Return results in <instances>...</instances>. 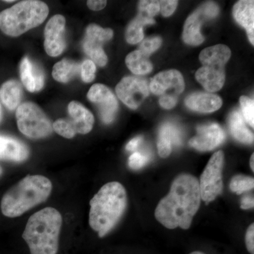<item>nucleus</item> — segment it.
<instances>
[{
  "label": "nucleus",
  "mask_w": 254,
  "mask_h": 254,
  "mask_svg": "<svg viewBox=\"0 0 254 254\" xmlns=\"http://www.w3.org/2000/svg\"><path fill=\"white\" fill-rule=\"evenodd\" d=\"M198 180L188 174L175 178L170 192L155 209L156 220L168 229L190 228L200 203Z\"/></svg>",
  "instance_id": "f257e3e1"
},
{
  "label": "nucleus",
  "mask_w": 254,
  "mask_h": 254,
  "mask_svg": "<svg viewBox=\"0 0 254 254\" xmlns=\"http://www.w3.org/2000/svg\"><path fill=\"white\" fill-rule=\"evenodd\" d=\"M126 190L122 184L109 182L90 201L89 225L100 237L116 226L127 208Z\"/></svg>",
  "instance_id": "f03ea898"
},
{
  "label": "nucleus",
  "mask_w": 254,
  "mask_h": 254,
  "mask_svg": "<svg viewBox=\"0 0 254 254\" xmlns=\"http://www.w3.org/2000/svg\"><path fill=\"white\" fill-rule=\"evenodd\" d=\"M53 185L42 175H28L5 193L1 200V213L8 218L21 216L48 199Z\"/></svg>",
  "instance_id": "7ed1b4c3"
},
{
  "label": "nucleus",
  "mask_w": 254,
  "mask_h": 254,
  "mask_svg": "<svg viewBox=\"0 0 254 254\" xmlns=\"http://www.w3.org/2000/svg\"><path fill=\"white\" fill-rule=\"evenodd\" d=\"M62 225L61 214L51 207L32 215L22 235L31 254H57Z\"/></svg>",
  "instance_id": "20e7f679"
},
{
  "label": "nucleus",
  "mask_w": 254,
  "mask_h": 254,
  "mask_svg": "<svg viewBox=\"0 0 254 254\" xmlns=\"http://www.w3.org/2000/svg\"><path fill=\"white\" fill-rule=\"evenodd\" d=\"M49 14L43 1H20L0 12V30L11 37H18L44 22Z\"/></svg>",
  "instance_id": "39448f33"
},
{
  "label": "nucleus",
  "mask_w": 254,
  "mask_h": 254,
  "mask_svg": "<svg viewBox=\"0 0 254 254\" xmlns=\"http://www.w3.org/2000/svg\"><path fill=\"white\" fill-rule=\"evenodd\" d=\"M16 118L19 131L29 138H45L53 132L49 118L35 103L28 102L20 105L16 110Z\"/></svg>",
  "instance_id": "423d86ee"
},
{
  "label": "nucleus",
  "mask_w": 254,
  "mask_h": 254,
  "mask_svg": "<svg viewBox=\"0 0 254 254\" xmlns=\"http://www.w3.org/2000/svg\"><path fill=\"white\" fill-rule=\"evenodd\" d=\"M224 165L223 152H215L210 158L204 171L200 176L199 190L200 198L208 203L221 194L223 189L222 169Z\"/></svg>",
  "instance_id": "0eeeda50"
},
{
  "label": "nucleus",
  "mask_w": 254,
  "mask_h": 254,
  "mask_svg": "<svg viewBox=\"0 0 254 254\" xmlns=\"http://www.w3.org/2000/svg\"><path fill=\"white\" fill-rule=\"evenodd\" d=\"M113 37V31L110 28H103L96 24H91L87 27L83 43V50L95 64L105 66L108 63V57L103 46Z\"/></svg>",
  "instance_id": "6e6552de"
},
{
  "label": "nucleus",
  "mask_w": 254,
  "mask_h": 254,
  "mask_svg": "<svg viewBox=\"0 0 254 254\" xmlns=\"http://www.w3.org/2000/svg\"><path fill=\"white\" fill-rule=\"evenodd\" d=\"M116 93L127 106L136 110L149 95V88L145 80L127 76L116 86Z\"/></svg>",
  "instance_id": "1a4fd4ad"
},
{
  "label": "nucleus",
  "mask_w": 254,
  "mask_h": 254,
  "mask_svg": "<svg viewBox=\"0 0 254 254\" xmlns=\"http://www.w3.org/2000/svg\"><path fill=\"white\" fill-rule=\"evenodd\" d=\"M87 98L98 107L100 118L103 123L107 125L113 123L118 113V102L108 87L100 83L93 85Z\"/></svg>",
  "instance_id": "9d476101"
},
{
  "label": "nucleus",
  "mask_w": 254,
  "mask_h": 254,
  "mask_svg": "<svg viewBox=\"0 0 254 254\" xmlns=\"http://www.w3.org/2000/svg\"><path fill=\"white\" fill-rule=\"evenodd\" d=\"M66 20L63 15L53 16L45 28L44 48L50 57H58L66 48L64 31Z\"/></svg>",
  "instance_id": "9b49d317"
},
{
  "label": "nucleus",
  "mask_w": 254,
  "mask_h": 254,
  "mask_svg": "<svg viewBox=\"0 0 254 254\" xmlns=\"http://www.w3.org/2000/svg\"><path fill=\"white\" fill-rule=\"evenodd\" d=\"M185 88V80L177 70L164 71L155 75L150 83V90L156 95H170L178 96Z\"/></svg>",
  "instance_id": "f8f14e48"
},
{
  "label": "nucleus",
  "mask_w": 254,
  "mask_h": 254,
  "mask_svg": "<svg viewBox=\"0 0 254 254\" xmlns=\"http://www.w3.org/2000/svg\"><path fill=\"white\" fill-rule=\"evenodd\" d=\"M225 133L218 124L203 125L197 128V134L190 140V146L200 151H210L223 143Z\"/></svg>",
  "instance_id": "ddd939ff"
},
{
  "label": "nucleus",
  "mask_w": 254,
  "mask_h": 254,
  "mask_svg": "<svg viewBox=\"0 0 254 254\" xmlns=\"http://www.w3.org/2000/svg\"><path fill=\"white\" fill-rule=\"evenodd\" d=\"M20 75L23 86L31 93L41 91L45 85V73L38 64L25 57L20 64Z\"/></svg>",
  "instance_id": "4468645a"
},
{
  "label": "nucleus",
  "mask_w": 254,
  "mask_h": 254,
  "mask_svg": "<svg viewBox=\"0 0 254 254\" xmlns=\"http://www.w3.org/2000/svg\"><path fill=\"white\" fill-rule=\"evenodd\" d=\"M68 112L71 120H68L76 133L86 134L89 133L94 125L93 114L83 105L76 101L68 104Z\"/></svg>",
  "instance_id": "2eb2a0df"
},
{
  "label": "nucleus",
  "mask_w": 254,
  "mask_h": 254,
  "mask_svg": "<svg viewBox=\"0 0 254 254\" xmlns=\"http://www.w3.org/2000/svg\"><path fill=\"white\" fill-rule=\"evenodd\" d=\"M29 156V150L23 142L0 134V160L21 163Z\"/></svg>",
  "instance_id": "dca6fc26"
},
{
  "label": "nucleus",
  "mask_w": 254,
  "mask_h": 254,
  "mask_svg": "<svg viewBox=\"0 0 254 254\" xmlns=\"http://www.w3.org/2000/svg\"><path fill=\"white\" fill-rule=\"evenodd\" d=\"M195 78L206 91L217 92L223 86L225 81L224 67L203 66L195 73Z\"/></svg>",
  "instance_id": "f3484780"
},
{
  "label": "nucleus",
  "mask_w": 254,
  "mask_h": 254,
  "mask_svg": "<svg viewBox=\"0 0 254 254\" xmlns=\"http://www.w3.org/2000/svg\"><path fill=\"white\" fill-rule=\"evenodd\" d=\"M187 108L199 113H213L221 108L222 101L218 95L206 93H194L185 100Z\"/></svg>",
  "instance_id": "a211bd4d"
},
{
  "label": "nucleus",
  "mask_w": 254,
  "mask_h": 254,
  "mask_svg": "<svg viewBox=\"0 0 254 254\" xmlns=\"http://www.w3.org/2000/svg\"><path fill=\"white\" fill-rule=\"evenodd\" d=\"M233 16L237 23L247 30L252 46L254 45V1L242 0L234 6Z\"/></svg>",
  "instance_id": "6ab92c4d"
},
{
  "label": "nucleus",
  "mask_w": 254,
  "mask_h": 254,
  "mask_svg": "<svg viewBox=\"0 0 254 254\" xmlns=\"http://www.w3.org/2000/svg\"><path fill=\"white\" fill-rule=\"evenodd\" d=\"M182 144V135L177 127L166 123L160 128L158 140V150L161 158H168L173 150V145Z\"/></svg>",
  "instance_id": "aec40b11"
},
{
  "label": "nucleus",
  "mask_w": 254,
  "mask_h": 254,
  "mask_svg": "<svg viewBox=\"0 0 254 254\" xmlns=\"http://www.w3.org/2000/svg\"><path fill=\"white\" fill-rule=\"evenodd\" d=\"M231 57V51L225 45H217L202 50L199 59L203 66L224 67Z\"/></svg>",
  "instance_id": "412c9836"
},
{
  "label": "nucleus",
  "mask_w": 254,
  "mask_h": 254,
  "mask_svg": "<svg viewBox=\"0 0 254 254\" xmlns=\"http://www.w3.org/2000/svg\"><path fill=\"white\" fill-rule=\"evenodd\" d=\"M22 95V86L16 80L4 82L0 87V100L11 111L18 108L21 103Z\"/></svg>",
  "instance_id": "4be33fe9"
},
{
  "label": "nucleus",
  "mask_w": 254,
  "mask_h": 254,
  "mask_svg": "<svg viewBox=\"0 0 254 254\" xmlns=\"http://www.w3.org/2000/svg\"><path fill=\"white\" fill-rule=\"evenodd\" d=\"M203 18L195 11L190 15L185 22L183 31V41L190 46H197L202 44L205 38L200 33Z\"/></svg>",
  "instance_id": "5701e85b"
},
{
  "label": "nucleus",
  "mask_w": 254,
  "mask_h": 254,
  "mask_svg": "<svg viewBox=\"0 0 254 254\" xmlns=\"http://www.w3.org/2000/svg\"><path fill=\"white\" fill-rule=\"evenodd\" d=\"M230 132L234 138L243 143L254 142V133L246 126L245 120L239 110L232 112L228 119Z\"/></svg>",
  "instance_id": "b1692460"
},
{
  "label": "nucleus",
  "mask_w": 254,
  "mask_h": 254,
  "mask_svg": "<svg viewBox=\"0 0 254 254\" xmlns=\"http://www.w3.org/2000/svg\"><path fill=\"white\" fill-rule=\"evenodd\" d=\"M81 73V65L73 60L64 59L55 64L53 69V78L60 83H66Z\"/></svg>",
  "instance_id": "393cba45"
},
{
  "label": "nucleus",
  "mask_w": 254,
  "mask_h": 254,
  "mask_svg": "<svg viewBox=\"0 0 254 254\" xmlns=\"http://www.w3.org/2000/svg\"><path fill=\"white\" fill-rule=\"evenodd\" d=\"M153 18L148 17L144 15L138 14L128 25L126 31V40L129 44H137L143 41V27L145 25L154 24Z\"/></svg>",
  "instance_id": "a878e982"
},
{
  "label": "nucleus",
  "mask_w": 254,
  "mask_h": 254,
  "mask_svg": "<svg viewBox=\"0 0 254 254\" xmlns=\"http://www.w3.org/2000/svg\"><path fill=\"white\" fill-rule=\"evenodd\" d=\"M125 63L127 67L132 73L136 75H144L153 70V65L139 50H135L127 55Z\"/></svg>",
  "instance_id": "bb28decb"
},
{
  "label": "nucleus",
  "mask_w": 254,
  "mask_h": 254,
  "mask_svg": "<svg viewBox=\"0 0 254 254\" xmlns=\"http://www.w3.org/2000/svg\"><path fill=\"white\" fill-rule=\"evenodd\" d=\"M254 180L253 177L237 175L232 179L230 188L232 191L237 194H242L244 192L254 189Z\"/></svg>",
  "instance_id": "cd10ccee"
},
{
  "label": "nucleus",
  "mask_w": 254,
  "mask_h": 254,
  "mask_svg": "<svg viewBox=\"0 0 254 254\" xmlns=\"http://www.w3.org/2000/svg\"><path fill=\"white\" fill-rule=\"evenodd\" d=\"M242 114L244 119L251 127H254V101L247 96H242L240 99Z\"/></svg>",
  "instance_id": "c85d7f7f"
},
{
  "label": "nucleus",
  "mask_w": 254,
  "mask_h": 254,
  "mask_svg": "<svg viewBox=\"0 0 254 254\" xmlns=\"http://www.w3.org/2000/svg\"><path fill=\"white\" fill-rule=\"evenodd\" d=\"M53 129L60 136L66 138H72L76 134L68 120L60 119L53 125Z\"/></svg>",
  "instance_id": "c756f323"
},
{
  "label": "nucleus",
  "mask_w": 254,
  "mask_h": 254,
  "mask_svg": "<svg viewBox=\"0 0 254 254\" xmlns=\"http://www.w3.org/2000/svg\"><path fill=\"white\" fill-rule=\"evenodd\" d=\"M162 39L160 37H153V38H147L144 40L139 47V50L141 53L146 57L149 56L152 53H154L161 46Z\"/></svg>",
  "instance_id": "7c9ffc66"
},
{
  "label": "nucleus",
  "mask_w": 254,
  "mask_h": 254,
  "mask_svg": "<svg viewBox=\"0 0 254 254\" xmlns=\"http://www.w3.org/2000/svg\"><path fill=\"white\" fill-rule=\"evenodd\" d=\"M138 9L140 14L153 18L160 11V2L158 1H140Z\"/></svg>",
  "instance_id": "2f4dec72"
},
{
  "label": "nucleus",
  "mask_w": 254,
  "mask_h": 254,
  "mask_svg": "<svg viewBox=\"0 0 254 254\" xmlns=\"http://www.w3.org/2000/svg\"><path fill=\"white\" fill-rule=\"evenodd\" d=\"M96 66L91 60H86L81 65V76L85 83H91L95 79Z\"/></svg>",
  "instance_id": "473e14b6"
},
{
  "label": "nucleus",
  "mask_w": 254,
  "mask_h": 254,
  "mask_svg": "<svg viewBox=\"0 0 254 254\" xmlns=\"http://www.w3.org/2000/svg\"><path fill=\"white\" fill-rule=\"evenodd\" d=\"M148 158L139 152H135L128 158V165L132 170L141 169L148 162Z\"/></svg>",
  "instance_id": "72a5a7b5"
},
{
  "label": "nucleus",
  "mask_w": 254,
  "mask_h": 254,
  "mask_svg": "<svg viewBox=\"0 0 254 254\" xmlns=\"http://www.w3.org/2000/svg\"><path fill=\"white\" fill-rule=\"evenodd\" d=\"M196 11L199 13L202 18L210 19L218 16L219 9L216 4L210 2L203 4Z\"/></svg>",
  "instance_id": "f704fd0d"
},
{
  "label": "nucleus",
  "mask_w": 254,
  "mask_h": 254,
  "mask_svg": "<svg viewBox=\"0 0 254 254\" xmlns=\"http://www.w3.org/2000/svg\"><path fill=\"white\" fill-rule=\"evenodd\" d=\"M159 2H160V11H161V14L165 17L171 16L175 12L178 4V1H174V0H165Z\"/></svg>",
  "instance_id": "c9c22d12"
},
{
  "label": "nucleus",
  "mask_w": 254,
  "mask_h": 254,
  "mask_svg": "<svg viewBox=\"0 0 254 254\" xmlns=\"http://www.w3.org/2000/svg\"><path fill=\"white\" fill-rule=\"evenodd\" d=\"M160 106L167 110L173 109L177 103V97L170 95H163L159 100Z\"/></svg>",
  "instance_id": "e433bc0d"
},
{
  "label": "nucleus",
  "mask_w": 254,
  "mask_h": 254,
  "mask_svg": "<svg viewBox=\"0 0 254 254\" xmlns=\"http://www.w3.org/2000/svg\"><path fill=\"white\" fill-rule=\"evenodd\" d=\"M246 246L247 250L251 254H254V225L252 224L249 227L246 233L245 237Z\"/></svg>",
  "instance_id": "4c0bfd02"
},
{
  "label": "nucleus",
  "mask_w": 254,
  "mask_h": 254,
  "mask_svg": "<svg viewBox=\"0 0 254 254\" xmlns=\"http://www.w3.org/2000/svg\"><path fill=\"white\" fill-rule=\"evenodd\" d=\"M107 4V1L103 0H89L87 1V6L93 11H99L104 9Z\"/></svg>",
  "instance_id": "58836bf2"
},
{
  "label": "nucleus",
  "mask_w": 254,
  "mask_h": 254,
  "mask_svg": "<svg viewBox=\"0 0 254 254\" xmlns=\"http://www.w3.org/2000/svg\"><path fill=\"white\" fill-rule=\"evenodd\" d=\"M254 197L251 196V195H246L241 200V208L244 209V210H248V209L254 208Z\"/></svg>",
  "instance_id": "ea45409f"
},
{
  "label": "nucleus",
  "mask_w": 254,
  "mask_h": 254,
  "mask_svg": "<svg viewBox=\"0 0 254 254\" xmlns=\"http://www.w3.org/2000/svg\"><path fill=\"white\" fill-rule=\"evenodd\" d=\"M142 142V138L141 137H136V138H133L131 141L128 142L127 143L126 148L127 150L128 151H133V150H136L137 148H138L140 144H141Z\"/></svg>",
  "instance_id": "a19ab883"
},
{
  "label": "nucleus",
  "mask_w": 254,
  "mask_h": 254,
  "mask_svg": "<svg viewBox=\"0 0 254 254\" xmlns=\"http://www.w3.org/2000/svg\"><path fill=\"white\" fill-rule=\"evenodd\" d=\"M250 166L252 171H254V154H252L250 159Z\"/></svg>",
  "instance_id": "79ce46f5"
},
{
  "label": "nucleus",
  "mask_w": 254,
  "mask_h": 254,
  "mask_svg": "<svg viewBox=\"0 0 254 254\" xmlns=\"http://www.w3.org/2000/svg\"><path fill=\"white\" fill-rule=\"evenodd\" d=\"M2 108H1V104H0V123H1V120H2Z\"/></svg>",
  "instance_id": "37998d69"
},
{
  "label": "nucleus",
  "mask_w": 254,
  "mask_h": 254,
  "mask_svg": "<svg viewBox=\"0 0 254 254\" xmlns=\"http://www.w3.org/2000/svg\"><path fill=\"white\" fill-rule=\"evenodd\" d=\"M190 254H203V252H192V253H190Z\"/></svg>",
  "instance_id": "c03bdc74"
},
{
  "label": "nucleus",
  "mask_w": 254,
  "mask_h": 254,
  "mask_svg": "<svg viewBox=\"0 0 254 254\" xmlns=\"http://www.w3.org/2000/svg\"><path fill=\"white\" fill-rule=\"evenodd\" d=\"M2 169H1V166H0V177H1V175H2Z\"/></svg>",
  "instance_id": "a18cd8bd"
},
{
  "label": "nucleus",
  "mask_w": 254,
  "mask_h": 254,
  "mask_svg": "<svg viewBox=\"0 0 254 254\" xmlns=\"http://www.w3.org/2000/svg\"><path fill=\"white\" fill-rule=\"evenodd\" d=\"M5 2H14V1H13V0H10V1H7V0H6V1H4Z\"/></svg>",
  "instance_id": "49530a36"
}]
</instances>
